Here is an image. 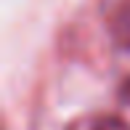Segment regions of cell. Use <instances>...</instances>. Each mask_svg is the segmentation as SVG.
I'll list each match as a JSON object with an SVG mask.
<instances>
[{
  "mask_svg": "<svg viewBox=\"0 0 130 130\" xmlns=\"http://www.w3.org/2000/svg\"><path fill=\"white\" fill-rule=\"evenodd\" d=\"M67 130H130V125L114 114H85L72 120Z\"/></svg>",
  "mask_w": 130,
  "mask_h": 130,
  "instance_id": "cell-1",
  "label": "cell"
},
{
  "mask_svg": "<svg viewBox=\"0 0 130 130\" xmlns=\"http://www.w3.org/2000/svg\"><path fill=\"white\" fill-rule=\"evenodd\" d=\"M111 37L120 48L130 51V3H125L114 16H111Z\"/></svg>",
  "mask_w": 130,
  "mask_h": 130,
  "instance_id": "cell-2",
  "label": "cell"
}]
</instances>
